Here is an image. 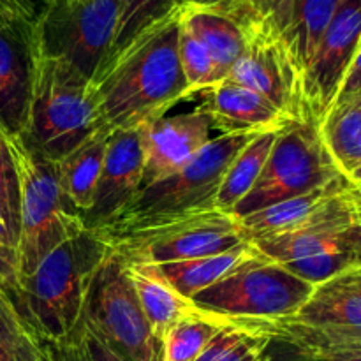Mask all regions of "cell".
Wrapping results in <instances>:
<instances>
[{
    "label": "cell",
    "instance_id": "6da1fadb",
    "mask_svg": "<svg viewBox=\"0 0 361 361\" xmlns=\"http://www.w3.org/2000/svg\"><path fill=\"white\" fill-rule=\"evenodd\" d=\"M182 11L137 35L92 80L99 129H140L190 97L178 53Z\"/></svg>",
    "mask_w": 361,
    "mask_h": 361
},
{
    "label": "cell",
    "instance_id": "7a4b0ae2",
    "mask_svg": "<svg viewBox=\"0 0 361 361\" xmlns=\"http://www.w3.org/2000/svg\"><path fill=\"white\" fill-rule=\"evenodd\" d=\"M108 254L104 240L85 229L53 249L7 295L39 342H56L83 317L92 281Z\"/></svg>",
    "mask_w": 361,
    "mask_h": 361
},
{
    "label": "cell",
    "instance_id": "3957f363",
    "mask_svg": "<svg viewBox=\"0 0 361 361\" xmlns=\"http://www.w3.org/2000/svg\"><path fill=\"white\" fill-rule=\"evenodd\" d=\"M106 245L126 261L164 264L228 252L249 242L240 219L219 208L97 229Z\"/></svg>",
    "mask_w": 361,
    "mask_h": 361
},
{
    "label": "cell",
    "instance_id": "277c9868",
    "mask_svg": "<svg viewBox=\"0 0 361 361\" xmlns=\"http://www.w3.org/2000/svg\"><path fill=\"white\" fill-rule=\"evenodd\" d=\"M20 183L18 282L66 240L85 231L83 219L60 187L56 162L35 150L21 134L7 137Z\"/></svg>",
    "mask_w": 361,
    "mask_h": 361
},
{
    "label": "cell",
    "instance_id": "5b68a950",
    "mask_svg": "<svg viewBox=\"0 0 361 361\" xmlns=\"http://www.w3.org/2000/svg\"><path fill=\"white\" fill-rule=\"evenodd\" d=\"M99 130L90 81L66 63L37 55L27 127L21 136L56 162Z\"/></svg>",
    "mask_w": 361,
    "mask_h": 361
},
{
    "label": "cell",
    "instance_id": "8992f818",
    "mask_svg": "<svg viewBox=\"0 0 361 361\" xmlns=\"http://www.w3.org/2000/svg\"><path fill=\"white\" fill-rule=\"evenodd\" d=\"M249 323L293 351L317 353L361 344V267L317 284L295 316Z\"/></svg>",
    "mask_w": 361,
    "mask_h": 361
},
{
    "label": "cell",
    "instance_id": "52a82bcc",
    "mask_svg": "<svg viewBox=\"0 0 361 361\" xmlns=\"http://www.w3.org/2000/svg\"><path fill=\"white\" fill-rule=\"evenodd\" d=\"M118 9L120 0H44L34 25L37 55L92 83L111 49Z\"/></svg>",
    "mask_w": 361,
    "mask_h": 361
},
{
    "label": "cell",
    "instance_id": "ba28073f",
    "mask_svg": "<svg viewBox=\"0 0 361 361\" xmlns=\"http://www.w3.org/2000/svg\"><path fill=\"white\" fill-rule=\"evenodd\" d=\"M316 286L291 274L277 261L259 256L226 275L190 302L203 312L235 321H274L302 309Z\"/></svg>",
    "mask_w": 361,
    "mask_h": 361
},
{
    "label": "cell",
    "instance_id": "9c48e42d",
    "mask_svg": "<svg viewBox=\"0 0 361 361\" xmlns=\"http://www.w3.org/2000/svg\"><path fill=\"white\" fill-rule=\"evenodd\" d=\"M341 176L344 173L331 159L319 126L307 118L293 120L277 133L259 180L236 204L233 215L243 219L271 204L328 185Z\"/></svg>",
    "mask_w": 361,
    "mask_h": 361
},
{
    "label": "cell",
    "instance_id": "30bf717a",
    "mask_svg": "<svg viewBox=\"0 0 361 361\" xmlns=\"http://www.w3.org/2000/svg\"><path fill=\"white\" fill-rule=\"evenodd\" d=\"M256 136L257 133H233L212 137L182 169L143 187L115 222L147 221L215 208V197L229 164Z\"/></svg>",
    "mask_w": 361,
    "mask_h": 361
},
{
    "label": "cell",
    "instance_id": "8fae6325",
    "mask_svg": "<svg viewBox=\"0 0 361 361\" xmlns=\"http://www.w3.org/2000/svg\"><path fill=\"white\" fill-rule=\"evenodd\" d=\"M83 319L127 361H164V345L141 310L126 261L109 247L92 281Z\"/></svg>",
    "mask_w": 361,
    "mask_h": 361
},
{
    "label": "cell",
    "instance_id": "7c38bea8",
    "mask_svg": "<svg viewBox=\"0 0 361 361\" xmlns=\"http://www.w3.org/2000/svg\"><path fill=\"white\" fill-rule=\"evenodd\" d=\"M250 243L259 256L277 261L314 286L361 267V250L353 240L351 228L317 226Z\"/></svg>",
    "mask_w": 361,
    "mask_h": 361
},
{
    "label": "cell",
    "instance_id": "4fadbf2b",
    "mask_svg": "<svg viewBox=\"0 0 361 361\" xmlns=\"http://www.w3.org/2000/svg\"><path fill=\"white\" fill-rule=\"evenodd\" d=\"M361 44V0H341L302 76L303 116L319 126L335 104Z\"/></svg>",
    "mask_w": 361,
    "mask_h": 361
},
{
    "label": "cell",
    "instance_id": "5bb4252c",
    "mask_svg": "<svg viewBox=\"0 0 361 361\" xmlns=\"http://www.w3.org/2000/svg\"><path fill=\"white\" fill-rule=\"evenodd\" d=\"M247 46L226 80L249 88L284 111L289 118L303 116L302 81L281 37L261 25H249Z\"/></svg>",
    "mask_w": 361,
    "mask_h": 361
},
{
    "label": "cell",
    "instance_id": "9a60e30c",
    "mask_svg": "<svg viewBox=\"0 0 361 361\" xmlns=\"http://www.w3.org/2000/svg\"><path fill=\"white\" fill-rule=\"evenodd\" d=\"M35 20L0 11V129L6 137L27 127L37 46Z\"/></svg>",
    "mask_w": 361,
    "mask_h": 361
},
{
    "label": "cell",
    "instance_id": "2e32d148",
    "mask_svg": "<svg viewBox=\"0 0 361 361\" xmlns=\"http://www.w3.org/2000/svg\"><path fill=\"white\" fill-rule=\"evenodd\" d=\"M143 187V148L140 129L109 134L104 164L87 214L81 215L88 231L115 222Z\"/></svg>",
    "mask_w": 361,
    "mask_h": 361
},
{
    "label": "cell",
    "instance_id": "e0dca14e",
    "mask_svg": "<svg viewBox=\"0 0 361 361\" xmlns=\"http://www.w3.org/2000/svg\"><path fill=\"white\" fill-rule=\"evenodd\" d=\"M214 122L201 108L162 116L140 127L143 148V187L182 169L212 141ZM141 187V189H143Z\"/></svg>",
    "mask_w": 361,
    "mask_h": 361
},
{
    "label": "cell",
    "instance_id": "ac0fdd59",
    "mask_svg": "<svg viewBox=\"0 0 361 361\" xmlns=\"http://www.w3.org/2000/svg\"><path fill=\"white\" fill-rule=\"evenodd\" d=\"M197 108L208 113L221 134L275 133L293 122L268 99L229 80L217 81L197 92Z\"/></svg>",
    "mask_w": 361,
    "mask_h": 361
},
{
    "label": "cell",
    "instance_id": "d6986e66",
    "mask_svg": "<svg viewBox=\"0 0 361 361\" xmlns=\"http://www.w3.org/2000/svg\"><path fill=\"white\" fill-rule=\"evenodd\" d=\"M126 268L150 330L164 344L166 335L171 328L194 312L196 305L178 295L155 264L126 261Z\"/></svg>",
    "mask_w": 361,
    "mask_h": 361
},
{
    "label": "cell",
    "instance_id": "ffe728a7",
    "mask_svg": "<svg viewBox=\"0 0 361 361\" xmlns=\"http://www.w3.org/2000/svg\"><path fill=\"white\" fill-rule=\"evenodd\" d=\"M182 25L204 46L219 80H226L229 71L245 51V27L226 14L187 7L182 11Z\"/></svg>",
    "mask_w": 361,
    "mask_h": 361
},
{
    "label": "cell",
    "instance_id": "44dd1931",
    "mask_svg": "<svg viewBox=\"0 0 361 361\" xmlns=\"http://www.w3.org/2000/svg\"><path fill=\"white\" fill-rule=\"evenodd\" d=\"M109 134L99 130L71 154L56 161V175L63 194L80 215L87 214L94 201L95 187L104 164Z\"/></svg>",
    "mask_w": 361,
    "mask_h": 361
},
{
    "label": "cell",
    "instance_id": "7402d4cb",
    "mask_svg": "<svg viewBox=\"0 0 361 361\" xmlns=\"http://www.w3.org/2000/svg\"><path fill=\"white\" fill-rule=\"evenodd\" d=\"M341 0H293L291 16L281 41L302 81Z\"/></svg>",
    "mask_w": 361,
    "mask_h": 361
},
{
    "label": "cell",
    "instance_id": "603a6c76",
    "mask_svg": "<svg viewBox=\"0 0 361 361\" xmlns=\"http://www.w3.org/2000/svg\"><path fill=\"white\" fill-rule=\"evenodd\" d=\"M254 254H256V249H254L252 243L247 242L243 245L228 250V252L175 261V263L155 264V267L161 271L162 277L175 288L178 295H182L187 300H192L201 291L222 281L226 275L236 270L240 264L250 259Z\"/></svg>",
    "mask_w": 361,
    "mask_h": 361
},
{
    "label": "cell",
    "instance_id": "cb8c5ba5",
    "mask_svg": "<svg viewBox=\"0 0 361 361\" xmlns=\"http://www.w3.org/2000/svg\"><path fill=\"white\" fill-rule=\"evenodd\" d=\"M277 133L279 130L257 134L233 159L224 178H222L221 187H219L215 208L233 215L236 204L252 190V187L259 180L264 164L270 157L271 148H274Z\"/></svg>",
    "mask_w": 361,
    "mask_h": 361
},
{
    "label": "cell",
    "instance_id": "d4e9b609",
    "mask_svg": "<svg viewBox=\"0 0 361 361\" xmlns=\"http://www.w3.org/2000/svg\"><path fill=\"white\" fill-rule=\"evenodd\" d=\"M331 159L345 176L361 164V95L335 104L319 123Z\"/></svg>",
    "mask_w": 361,
    "mask_h": 361
},
{
    "label": "cell",
    "instance_id": "484cf974",
    "mask_svg": "<svg viewBox=\"0 0 361 361\" xmlns=\"http://www.w3.org/2000/svg\"><path fill=\"white\" fill-rule=\"evenodd\" d=\"M268 335L249 321L229 319L196 361H270Z\"/></svg>",
    "mask_w": 361,
    "mask_h": 361
},
{
    "label": "cell",
    "instance_id": "4316f807",
    "mask_svg": "<svg viewBox=\"0 0 361 361\" xmlns=\"http://www.w3.org/2000/svg\"><path fill=\"white\" fill-rule=\"evenodd\" d=\"M229 323V319L203 312L196 307L194 312L183 317L171 328L164 338V361H196L207 349L212 338Z\"/></svg>",
    "mask_w": 361,
    "mask_h": 361
},
{
    "label": "cell",
    "instance_id": "83f0119b",
    "mask_svg": "<svg viewBox=\"0 0 361 361\" xmlns=\"http://www.w3.org/2000/svg\"><path fill=\"white\" fill-rule=\"evenodd\" d=\"M182 9L183 0H120L115 39L106 62L118 55L145 30Z\"/></svg>",
    "mask_w": 361,
    "mask_h": 361
},
{
    "label": "cell",
    "instance_id": "f1b7e54d",
    "mask_svg": "<svg viewBox=\"0 0 361 361\" xmlns=\"http://www.w3.org/2000/svg\"><path fill=\"white\" fill-rule=\"evenodd\" d=\"M41 344L48 361H127L83 317L62 341Z\"/></svg>",
    "mask_w": 361,
    "mask_h": 361
},
{
    "label": "cell",
    "instance_id": "f546056e",
    "mask_svg": "<svg viewBox=\"0 0 361 361\" xmlns=\"http://www.w3.org/2000/svg\"><path fill=\"white\" fill-rule=\"evenodd\" d=\"M0 361H48L42 344L21 319L6 293L0 296Z\"/></svg>",
    "mask_w": 361,
    "mask_h": 361
},
{
    "label": "cell",
    "instance_id": "4dcf8cb0",
    "mask_svg": "<svg viewBox=\"0 0 361 361\" xmlns=\"http://www.w3.org/2000/svg\"><path fill=\"white\" fill-rule=\"evenodd\" d=\"M178 53L180 66H182L183 78H185L190 97L210 87V85L221 81L204 46L183 25H180Z\"/></svg>",
    "mask_w": 361,
    "mask_h": 361
},
{
    "label": "cell",
    "instance_id": "1f68e13d",
    "mask_svg": "<svg viewBox=\"0 0 361 361\" xmlns=\"http://www.w3.org/2000/svg\"><path fill=\"white\" fill-rule=\"evenodd\" d=\"M20 242V183L11 159L0 164V243L16 254Z\"/></svg>",
    "mask_w": 361,
    "mask_h": 361
},
{
    "label": "cell",
    "instance_id": "d6a6232c",
    "mask_svg": "<svg viewBox=\"0 0 361 361\" xmlns=\"http://www.w3.org/2000/svg\"><path fill=\"white\" fill-rule=\"evenodd\" d=\"M293 0H245L247 27L261 25L264 30L281 37L291 16Z\"/></svg>",
    "mask_w": 361,
    "mask_h": 361
},
{
    "label": "cell",
    "instance_id": "836d02e7",
    "mask_svg": "<svg viewBox=\"0 0 361 361\" xmlns=\"http://www.w3.org/2000/svg\"><path fill=\"white\" fill-rule=\"evenodd\" d=\"M183 7L226 14V16L233 18L240 25L247 27L245 0H183Z\"/></svg>",
    "mask_w": 361,
    "mask_h": 361
},
{
    "label": "cell",
    "instance_id": "e575fe53",
    "mask_svg": "<svg viewBox=\"0 0 361 361\" xmlns=\"http://www.w3.org/2000/svg\"><path fill=\"white\" fill-rule=\"evenodd\" d=\"M286 355L291 361H361V344L317 353L293 351L288 348Z\"/></svg>",
    "mask_w": 361,
    "mask_h": 361
},
{
    "label": "cell",
    "instance_id": "d590c367",
    "mask_svg": "<svg viewBox=\"0 0 361 361\" xmlns=\"http://www.w3.org/2000/svg\"><path fill=\"white\" fill-rule=\"evenodd\" d=\"M358 95H361V44L358 51H356L351 67H349L348 74H345L344 81H342V87L338 90L337 99H335V104H341V102L355 99Z\"/></svg>",
    "mask_w": 361,
    "mask_h": 361
},
{
    "label": "cell",
    "instance_id": "8d00e7d4",
    "mask_svg": "<svg viewBox=\"0 0 361 361\" xmlns=\"http://www.w3.org/2000/svg\"><path fill=\"white\" fill-rule=\"evenodd\" d=\"M0 288L6 295H13L18 289L16 254L7 250L0 243Z\"/></svg>",
    "mask_w": 361,
    "mask_h": 361
},
{
    "label": "cell",
    "instance_id": "74e56055",
    "mask_svg": "<svg viewBox=\"0 0 361 361\" xmlns=\"http://www.w3.org/2000/svg\"><path fill=\"white\" fill-rule=\"evenodd\" d=\"M0 11L28 20H35L39 14V7L34 0H0Z\"/></svg>",
    "mask_w": 361,
    "mask_h": 361
},
{
    "label": "cell",
    "instance_id": "f35d334b",
    "mask_svg": "<svg viewBox=\"0 0 361 361\" xmlns=\"http://www.w3.org/2000/svg\"><path fill=\"white\" fill-rule=\"evenodd\" d=\"M11 152H9V145H7V137L6 134L2 133V129H0V164H4V162H9L11 161Z\"/></svg>",
    "mask_w": 361,
    "mask_h": 361
},
{
    "label": "cell",
    "instance_id": "ab89813d",
    "mask_svg": "<svg viewBox=\"0 0 361 361\" xmlns=\"http://www.w3.org/2000/svg\"><path fill=\"white\" fill-rule=\"evenodd\" d=\"M351 236H353V240H355L356 245H358L360 250H361V217H360L358 224H355L351 228Z\"/></svg>",
    "mask_w": 361,
    "mask_h": 361
},
{
    "label": "cell",
    "instance_id": "60d3db41",
    "mask_svg": "<svg viewBox=\"0 0 361 361\" xmlns=\"http://www.w3.org/2000/svg\"><path fill=\"white\" fill-rule=\"evenodd\" d=\"M349 178H351L356 185H361V164L351 173V175H349Z\"/></svg>",
    "mask_w": 361,
    "mask_h": 361
},
{
    "label": "cell",
    "instance_id": "b9f144b4",
    "mask_svg": "<svg viewBox=\"0 0 361 361\" xmlns=\"http://www.w3.org/2000/svg\"><path fill=\"white\" fill-rule=\"evenodd\" d=\"M42 4H44V0H39V11H41V7H42Z\"/></svg>",
    "mask_w": 361,
    "mask_h": 361
},
{
    "label": "cell",
    "instance_id": "7bdbcfd3",
    "mask_svg": "<svg viewBox=\"0 0 361 361\" xmlns=\"http://www.w3.org/2000/svg\"><path fill=\"white\" fill-rule=\"evenodd\" d=\"M270 361H275V360H274V356H271V360H270ZM286 361H291V360L288 358V355H286Z\"/></svg>",
    "mask_w": 361,
    "mask_h": 361
},
{
    "label": "cell",
    "instance_id": "ee69618b",
    "mask_svg": "<svg viewBox=\"0 0 361 361\" xmlns=\"http://www.w3.org/2000/svg\"><path fill=\"white\" fill-rule=\"evenodd\" d=\"M34 2H35V4H37V7H39V0H34Z\"/></svg>",
    "mask_w": 361,
    "mask_h": 361
},
{
    "label": "cell",
    "instance_id": "f6af8a7d",
    "mask_svg": "<svg viewBox=\"0 0 361 361\" xmlns=\"http://www.w3.org/2000/svg\"><path fill=\"white\" fill-rule=\"evenodd\" d=\"M2 293H4V291H2V288H0V296H2Z\"/></svg>",
    "mask_w": 361,
    "mask_h": 361
},
{
    "label": "cell",
    "instance_id": "bcb514c9",
    "mask_svg": "<svg viewBox=\"0 0 361 361\" xmlns=\"http://www.w3.org/2000/svg\"><path fill=\"white\" fill-rule=\"evenodd\" d=\"M358 187H360V190H361V185H358Z\"/></svg>",
    "mask_w": 361,
    "mask_h": 361
}]
</instances>
